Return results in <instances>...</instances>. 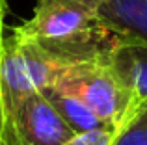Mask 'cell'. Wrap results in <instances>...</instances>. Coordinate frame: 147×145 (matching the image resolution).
<instances>
[{"label": "cell", "instance_id": "obj_5", "mask_svg": "<svg viewBox=\"0 0 147 145\" xmlns=\"http://www.w3.org/2000/svg\"><path fill=\"white\" fill-rule=\"evenodd\" d=\"M102 26L125 43L147 47V0H93Z\"/></svg>", "mask_w": 147, "mask_h": 145}, {"label": "cell", "instance_id": "obj_10", "mask_svg": "<svg viewBox=\"0 0 147 145\" xmlns=\"http://www.w3.org/2000/svg\"><path fill=\"white\" fill-rule=\"evenodd\" d=\"M9 13L7 0H0V69H2V47H4V36H6V17ZM2 125H4V108H2V76H0V136H2Z\"/></svg>", "mask_w": 147, "mask_h": 145}, {"label": "cell", "instance_id": "obj_9", "mask_svg": "<svg viewBox=\"0 0 147 145\" xmlns=\"http://www.w3.org/2000/svg\"><path fill=\"white\" fill-rule=\"evenodd\" d=\"M115 134H117V130H114V128H99V130L75 134L71 140H67L61 145H112Z\"/></svg>", "mask_w": 147, "mask_h": 145}, {"label": "cell", "instance_id": "obj_4", "mask_svg": "<svg viewBox=\"0 0 147 145\" xmlns=\"http://www.w3.org/2000/svg\"><path fill=\"white\" fill-rule=\"evenodd\" d=\"M71 130L45 91H36L4 119L2 140L6 145H61L71 140Z\"/></svg>", "mask_w": 147, "mask_h": 145}, {"label": "cell", "instance_id": "obj_8", "mask_svg": "<svg viewBox=\"0 0 147 145\" xmlns=\"http://www.w3.org/2000/svg\"><path fill=\"white\" fill-rule=\"evenodd\" d=\"M112 145H147V104H142L136 115L115 134Z\"/></svg>", "mask_w": 147, "mask_h": 145}, {"label": "cell", "instance_id": "obj_2", "mask_svg": "<svg viewBox=\"0 0 147 145\" xmlns=\"http://www.w3.org/2000/svg\"><path fill=\"white\" fill-rule=\"evenodd\" d=\"M50 87L58 93L78 99L106 127L117 132L142 106L115 72L110 56L61 67Z\"/></svg>", "mask_w": 147, "mask_h": 145}, {"label": "cell", "instance_id": "obj_1", "mask_svg": "<svg viewBox=\"0 0 147 145\" xmlns=\"http://www.w3.org/2000/svg\"><path fill=\"white\" fill-rule=\"evenodd\" d=\"M9 30L63 65L104 60L117 43L102 26L93 0H36L32 17Z\"/></svg>", "mask_w": 147, "mask_h": 145}, {"label": "cell", "instance_id": "obj_6", "mask_svg": "<svg viewBox=\"0 0 147 145\" xmlns=\"http://www.w3.org/2000/svg\"><path fill=\"white\" fill-rule=\"evenodd\" d=\"M110 63L138 104H147V47L117 41L110 52Z\"/></svg>", "mask_w": 147, "mask_h": 145}, {"label": "cell", "instance_id": "obj_11", "mask_svg": "<svg viewBox=\"0 0 147 145\" xmlns=\"http://www.w3.org/2000/svg\"><path fill=\"white\" fill-rule=\"evenodd\" d=\"M0 145H6V143H4V142H2V140H0Z\"/></svg>", "mask_w": 147, "mask_h": 145}, {"label": "cell", "instance_id": "obj_7", "mask_svg": "<svg viewBox=\"0 0 147 145\" xmlns=\"http://www.w3.org/2000/svg\"><path fill=\"white\" fill-rule=\"evenodd\" d=\"M45 95L49 97V101L54 104V108L58 110L63 121L71 127V130L75 134H82V132H91L99 130V128H110L88 108L84 102H80L78 99L69 97V95L58 93L52 87H45Z\"/></svg>", "mask_w": 147, "mask_h": 145}, {"label": "cell", "instance_id": "obj_3", "mask_svg": "<svg viewBox=\"0 0 147 145\" xmlns=\"http://www.w3.org/2000/svg\"><path fill=\"white\" fill-rule=\"evenodd\" d=\"M61 67H65L61 62L52 58L36 43L17 37L7 26L0 69L4 119L21 104L24 97L52 86Z\"/></svg>", "mask_w": 147, "mask_h": 145}]
</instances>
